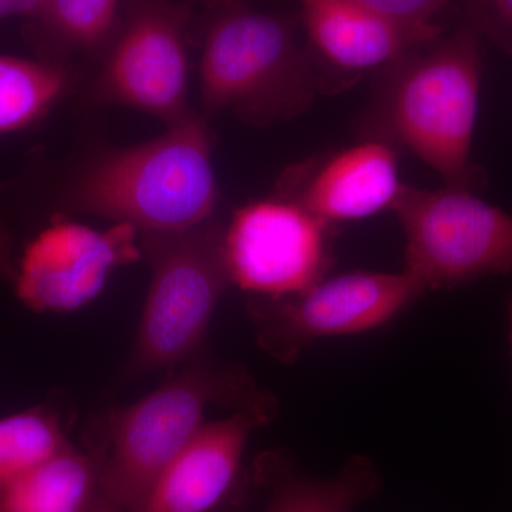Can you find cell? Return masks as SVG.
<instances>
[{
	"instance_id": "12",
	"label": "cell",
	"mask_w": 512,
	"mask_h": 512,
	"mask_svg": "<svg viewBox=\"0 0 512 512\" xmlns=\"http://www.w3.org/2000/svg\"><path fill=\"white\" fill-rule=\"evenodd\" d=\"M299 2L313 62L343 76L384 70L440 36L436 25H403L346 0Z\"/></svg>"
},
{
	"instance_id": "5",
	"label": "cell",
	"mask_w": 512,
	"mask_h": 512,
	"mask_svg": "<svg viewBox=\"0 0 512 512\" xmlns=\"http://www.w3.org/2000/svg\"><path fill=\"white\" fill-rule=\"evenodd\" d=\"M224 229L212 217L185 231L140 234L151 281L126 379L184 365L201 352L215 309L232 285Z\"/></svg>"
},
{
	"instance_id": "23",
	"label": "cell",
	"mask_w": 512,
	"mask_h": 512,
	"mask_svg": "<svg viewBox=\"0 0 512 512\" xmlns=\"http://www.w3.org/2000/svg\"><path fill=\"white\" fill-rule=\"evenodd\" d=\"M86 512H124L120 510L119 507H116L113 503H110L107 498H104L103 495H99L97 500L94 501L92 505H90L89 510Z\"/></svg>"
},
{
	"instance_id": "7",
	"label": "cell",
	"mask_w": 512,
	"mask_h": 512,
	"mask_svg": "<svg viewBox=\"0 0 512 512\" xmlns=\"http://www.w3.org/2000/svg\"><path fill=\"white\" fill-rule=\"evenodd\" d=\"M426 292L407 271L350 272L323 278L305 291L282 298H254L249 313L259 348L292 365L320 339L357 335L386 325Z\"/></svg>"
},
{
	"instance_id": "6",
	"label": "cell",
	"mask_w": 512,
	"mask_h": 512,
	"mask_svg": "<svg viewBox=\"0 0 512 512\" xmlns=\"http://www.w3.org/2000/svg\"><path fill=\"white\" fill-rule=\"evenodd\" d=\"M406 237V269L429 291L512 274V214L446 187L404 185L394 204Z\"/></svg>"
},
{
	"instance_id": "8",
	"label": "cell",
	"mask_w": 512,
	"mask_h": 512,
	"mask_svg": "<svg viewBox=\"0 0 512 512\" xmlns=\"http://www.w3.org/2000/svg\"><path fill=\"white\" fill-rule=\"evenodd\" d=\"M190 19L188 3L134 0L109 43L97 77V96L150 114L167 126L190 116Z\"/></svg>"
},
{
	"instance_id": "4",
	"label": "cell",
	"mask_w": 512,
	"mask_h": 512,
	"mask_svg": "<svg viewBox=\"0 0 512 512\" xmlns=\"http://www.w3.org/2000/svg\"><path fill=\"white\" fill-rule=\"evenodd\" d=\"M200 62L202 106L256 124L301 113L319 89L318 67L296 40L295 23L245 3L215 8Z\"/></svg>"
},
{
	"instance_id": "17",
	"label": "cell",
	"mask_w": 512,
	"mask_h": 512,
	"mask_svg": "<svg viewBox=\"0 0 512 512\" xmlns=\"http://www.w3.org/2000/svg\"><path fill=\"white\" fill-rule=\"evenodd\" d=\"M120 0H43L30 18V36L46 59L64 52H94L119 29Z\"/></svg>"
},
{
	"instance_id": "2",
	"label": "cell",
	"mask_w": 512,
	"mask_h": 512,
	"mask_svg": "<svg viewBox=\"0 0 512 512\" xmlns=\"http://www.w3.org/2000/svg\"><path fill=\"white\" fill-rule=\"evenodd\" d=\"M218 195L210 130L191 113L146 143L94 157L69 184L64 204L140 234H167L211 220Z\"/></svg>"
},
{
	"instance_id": "10",
	"label": "cell",
	"mask_w": 512,
	"mask_h": 512,
	"mask_svg": "<svg viewBox=\"0 0 512 512\" xmlns=\"http://www.w3.org/2000/svg\"><path fill=\"white\" fill-rule=\"evenodd\" d=\"M138 234L123 222L96 229L53 221L30 239L16 261V295L33 312L77 311L103 291L117 268L141 258Z\"/></svg>"
},
{
	"instance_id": "9",
	"label": "cell",
	"mask_w": 512,
	"mask_h": 512,
	"mask_svg": "<svg viewBox=\"0 0 512 512\" xmlns=\"http://www.w3.org/2000/svg\"><path fill=\"white\" fill-rule=\"evenodd\" d=\"M231 284L255 298H282L325 278L330 225L289 195L242 205L224 229Z\"/></svg>"
},
{
	"instance_id": "1",
	"label": "cell",
	"mask_w": 512,
	"mask_h": 512,
	"mask_svg": "<svg viewBox=\"0 0 512 512\" xmlns=\"http://www.w3.org/2000/svg\"><path fill=\"white\" fill-rule=\"evenodd\" d=\"M481 37L467 22L431 49L419 47L390 64L366 120L369 138L407 148L446 187L468 191L484 183L471 157L483 76Z\"/></svg>"
},
{
	"instance_id": "24",
	"label": "cell",
	"mask_w": 512,
	"mask_h": 512,
	"mask_svg": "<svg viewBox=\"0 0 512 512\" xmlns=\"http://www.w3.org/2000/svg\"><path fill=\"white\" fill-rule=\"evenodd\" d=\"M508 328H510V343L512 348V293L507 305Z\"/></svg>"
},
{
	"instance_id": "22",
	"label": "cell",
	"mask_w": 512,
	"mask_h": 512,
	"mask_svg": "<svg viewBox=\"0 0 512 512\" xmlns=\"http://www.w3.org/2000/svg\"><path fill=\"white\" fill-rule=\"evenodd\" d=\"M43 0H0V22L12 16L33 18Z\"/></svg>"
},
{
	"instance_id": "11",
	"label": "cell",
	"mask_w": 512,
	"mask_h": 512,
	"mask_svg": "<svg viewBox=\"0 0 512 512\" xmlns=\"http://www.w3.org/2000/svg\"><path fill=\"white\" fill-rule=\"evenodd\" d=\"M269 394L227 419L205 423L158 478L141 512H215L237 488L245 447L274 420Z\"/></svg>"
},
{
	"instance_id": "3",
	"label": "cell",
	"mask_w": 512,
	"mask_h": 512,
	"mask_svg": "<svg viewBox=\"0 0 512 512\" xmlns=\"http://www.w3.org/2000/svg\"><path fill=\"white\" fill-rule=\"evenodd\" d=\"M247 370L202 355L178 375L107 417L100 493L124 512H141L158 478L205 424L211 406L235 410L264 400Z\"/></svg>"
},
{
	"instance_id": "18",
	"label": "cell",
	"mask_w": 512,
	"mask_h": 512,
	"mask_svg": "<svg viewBox=\"0 0 512 512\" xmlns=\"http://www.w3.org/2000/svg\"><path fill=\"white\" fill-rule=\"evenodd\" d=\"M70 446L55 410L30 407L0 417V488Z\"/></svg>"
},
{
	"instance_id": "21",
	"label": "cell",
	"mask_w": 512,
	"mask_h": 512,
	"mask_svg": "<svg viewBox=\"0 0 512 512\" xmlns=\"http://www.w3.org/2000/svg\"><path fill=\"white\" fill-rule=\"evenodd\" d=\"M16 274V259L13 256V241L9 229L0 218V282L12 284Z\"/></svg>"
},
{
	"instance_id": "13",
	"label": "cell",
	"mask_w": 512,
	"mask_h": 512,
	"mask_svg": "<svg viewBox=\"0 0 512 512\" xmlns=\"http://www.w3.org/2000/svg\"><path fill=\"white\" fill-rule=\"evenodd\" d=\"M299 180L288 178L282 194L328 225L393 210L404 188L392 144L377 138L340 151Z\"/></svg>"
},
{
	"instance_id": "15",
	"label": "cell",
	"mask_w": 512,
	"mask_h": 512,
	"mask_svg": "<svg viewBox=\"0 0 512 512\" xmlns=\"http://www.w3.org/2000/svg\"><path fill=\"white\" fill-rule=\"evenodd\" d=\"M262 478L269 498L262 512H353L375 497L382 478L367 457L350 458L332 478H313L285 460L269 464Z\"/></svg>"
},
{
	"instance_id": "16",
	"label": "cell",
	"mask_w": 512,
	"mask_h": 512,
	"mask_svg": "<svg viewBox=\"0 0 512 512\" xmlns=\"http://www.w3.org/2000/svg\"><path fill=\"white\" fill-rule=\"evenodd\" d=\"M72 82V73L57 60L0 55V136L45 119Z\"/></svg>"
},
{
	"instance_id": "14",
	"label": "cell",
	"mask_w": 512,
	"mask_h": 512,
	"mask_svg": "<svg viewBox=\"0 0 512 512\" xmlns=\"http://www.w3.org/2000/svg\"><path fill=\"white\" fill-rule=\"evenodd\" d=\"M100 494V458L67 446L3 485L0 512H86Z\"/></svg>"
},
{
	"instance_id": "19",
	"label": "cell",
	"mask_w": 512,
	"mask_h": 512,
	"mask_svg": "<svg viewBox=\"0 0 512 512\" xmlns=\"http://www.w3.org/2000/svg\"><path fill=\"white\" fill-rule=\"evenodd\" d=\"M211 8L228 3H245V0H204ZM357 6L379 13L384 18L409 26H430L433 16L450 0H346Z\"/></svg>"
},
{
	"instance_id": "20",
	"label": "cell",
	"mask_w": 512,
	"mask_h": 512,
	"mask_svg": "<svg viewBox=\"0 0 512 512\" xmlns=\"http://www.w3.org/2000/svg\"><path fill=\"white\" fill-rule=\"evenodd\" d=\"M468 23L512 53V0H464Z\"/></svg>"
}]
</instances>
